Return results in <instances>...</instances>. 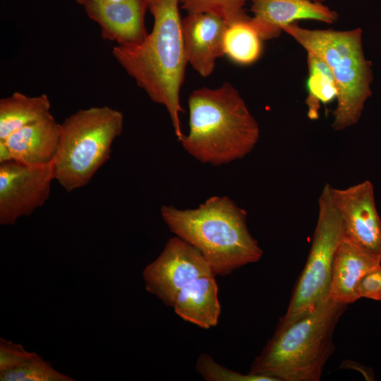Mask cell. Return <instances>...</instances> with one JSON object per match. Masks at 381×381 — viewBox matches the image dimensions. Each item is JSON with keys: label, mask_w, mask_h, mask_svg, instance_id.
<instances>
[{"label": "cell", "mask_w": 381, "mask_h": 381, "mask_svg": "<svg viewBox=\"0 0 381 381\" xmlns=\"http://www.w3.org/2000/svg\"><path fill=\"white\" fill-rule=\"evenodd\" d=\"M1 381H73L67 375L55 370L49 361L36 353L23 365L0 373Z\"/></svg>", "instance_id": "20"}, {"label": "cell", "mask_w": 381, "mask_h": 381, "mask_svg": "<svg viewBox=\"0 0 381 381\" xmlns=\"http://www.w3.org/2000/svg\"><path fill=\"white\" fill-rule=\"evenodd\" d=\"M154 18L151 32L143 41L118 44L113 55L150 99L167 110L176 136H183L180 115V90L188 60L179 0H146Z\"/></svg>", "instance_id": "1"}, {"label": "cell", "mask_w": 381, "mask_h": 381, "mask_svg": "<svg viewBox=\"0 0 381 381\" xmlns=\"http://www.w3.org/2000/svg\"><path fill=\"white\" fill-rule=\"evenodd\" d=\"M250 19L248 16L230 23L224 32V54L238 64H251L261 55L262 40Z\"/></svg>", "instance_id": "18"}, {"label": "cell", "mask_w": 381, "mask_h": 381, "mask_svg": "<svg viewBox=\"0 0 381 381\" xmlns=\"http://www.w3.org/2000/svg\"><path fill=\"white\" fill-rule=\"evenodd\" d=\"M381 264V257L359 246L344 235L332 265L329 297L349 305L359 299L358 284L370 270Z\"/></svg>", "instance_id": "15"}, {"label": "cell", "mask_w": 381, "mask_h": 381, "mask_svg": "<svg viewBox=\"0 0 381 381\" xmlns=\"http://www.w3.org/2000/svg\"><path fill=\"white\" fill-rule=\"evenodd\" d=\"M61 125L50 113L44 118L12 133L0 140L12 160L42 166L52 164L56 155Z\"/></svg>", "instance_id": "14"}, {"label": "cell", "mask_w": 381, "mask_h": 381, "mask_svg": "<svg viewBox=\"0 0 381 381\" xmlns=\"http://www.w3.org/2000/svg\"><path fill=\"white\" fill-rule=\"evenodd\" d=\"M251 23L262 40L277 37L284 25L303 19L326 23L337 20V12L312 0H251Z\"/></svg>", "instance_id": "13"}, {"label": "cell", "mask_w": 381, "mask_h": 381, "mask_svg": "<svg viewBox=\"0 0 381 381\" xmlns=\"http://www.w3.org/2000/svg\"><path fill=\"white\" fill-rule=\"evenodd\" d=\"M78 4L84 5L87 0H75Z\"/></svg>", "instance_id": "25"}, {"label": "cell", "mask_w": 381, "mask_h": 381, "mask_svg": "<svg viewBox=\"0 0 381 381\" xmlns=\"http://www.w3.org/2000/svg\"><path fill=\"white\" fill-rule=\"evenodd\" d=\"M332 195L342 219L344 236L381 257V219L373 183L366 180L343 189L332 187Z\"/></svg>", "instance_id": "10"}, {"label": "cell", "mask_w": 381, "mask_h": 381, "mask_svg": "<svg viewBox=\"0 0 381 381\" xmlns=\"http://www.w3.org/2000/svg\"><path fill=\"white\" fill-rule=\"evenodd\" d=\"M218 291L214 275L199 277L179 292L172 307L183 320L210 329L217 325L221 313Z\"/></svg>", "instance_id": "16"}, {"label": "cell", "mask_w": 381, "mask_h": 381, "mask_svg": "<svg viewBox=\"0 0 381 381\" xmlns=\"http://www.w3.org/2000/svg\"><path fill=\"white\" fill-rule=\"evenodd\" d=\"M58 151L52 162L56 180L67 192L89 183L109 159L121 135L123 115L108 106L80 109L61 123Z\"/></svg>", "instance_id": "6"}, {"label": "cell", "mask_w": 381, "mask_h": 381, "mask_svg": "<svg viewBox=\"0 0 381 381\" xmlns=\"http://www.w3.org/2000/svg\"><path fill=\"white\" fill-rule=\"evenodd\" d=\"M53 180L52 164L0 163V224L13 225L42 206L49 197Z\"/></svg>", "instance_id": "9"}, {"label": "cell", "mask_w": 381, "mask_h": 381, "mask_svg": "<svg viewBox=\"0 0 381 381\" xmlns=\"http://www.w3.org/2000/svg\"><path fill=\"white\" fill-rule=\"evenodd\" d=\"M227 25L220 16L211 13H188L182 20L188 63L202 77L210 75L217 59L224 55L223 38Z\"/></svg>", "instance_id": "11"}, {"label": "cell", "mask_w": 381, "mask_h": 381, "mask_svg": "<svg viewBox=\"0 0 381 381\" xmlns=\"http://www.w3.org/2000/svg\"><path fill=\"white\" fill-rule=\"evenodd\" d=\"M347 306L329 296L311 313L277 329L250 373L277 381H319L334 351L333 334Z\"/></svg>", "instance_id": "4"}, {"label": "cell", "mask_w": 381, "mask_h": 381, "mask_svg": "<svg viewBox=\"0 0 381 381\" xmlns=\"http://www.w3.org/2000/svg\"><path fill=\"white\" fill-rule=\"evenodd\" d=\"M332 188L327 183L319 196L318 220L307 261L278 325L291 323L311 313L329 296L334 258L344 235Z\"/></svg>", "instance_id": "7"}, {"label": "cell", "mask_w": 381, "mask_h": 381, "mask_svg": "<svg viewBox=\"0 0 381 381\" xmlns=\"http://www.w3.org/2000/svg\"><path fill=\"white\" fill-rule=\"evenodd\" d=\"M188 13H211L223 18L227 24L244 19L243 6L246 0H179Z\"/></svg>", "instance_id": "21"}, {"label": "cell", "mask_w": 381, "mask_h": 381, "mask_svg": "<svg viewBox=\"0 0 381 381\" xmlns=\"http://www.w3.org/2000/svg\"><path fill=\"white\" fill-rule=\"evenodd\" d=\"M83 6L100 25L103 37L118 44L138 43L147 35L143 19L146 0H87Z\"/></svg>", "instance_id": "12"}, {"label": "cell", "mask_w": 381, "mask_h": 381, "mask_svg": "<svg viewBox=\"0 0 381 381\" xmlns=\"http://www.w3.org/2000/svg\"><path fill=\"white\" fill-rule=\"evenodd\" d=\"M188 105L189 132L180 142L200 162L221 166L243 158L255 148L258 123L230 83L194 90Z\"/></svg>", "instance_id": "2"}, {"label": "cell", "mask_w": 381, "mask_h": 381, "mask_svg": "<svg viewBox=\"0 0 381 381\" xmlns=\"http://www.w3.org/2000/svg\"><path fill=\"white\" fill-rule=\"evenodd\" d=\"M195 369L207 381H277L276 379L265 375L250 373L242 374L231 370L216 363L207 353L199 356Z\"/></svg>", "instance_id": "22"}, {"label": "cell", "mask_w": 381, "mask_h": 381, "mask_svg": "<svg viewBox=\"0 0 381 381\" xmlns=\"http://www.w3.org/2000/svg\"><path fill=\"white\" fill-rule=\"evenodd\" d=\"M51 103L46 94L30 97L14 92L0 100V140L14 131L50 114Z\"/></svg>", "instance_id": "17"}, {"label": "cell", "mask_w": 381, "mask_h": 381, "mask_svg": "<svg viewBox=\"0 0 381 381\" xmlns=\"http://www.w3.org/2000/svg\"><path fill=\"white\" fill-rule=\"evenodd\" d=\"M282 30L329 68L337 88L332 129L341 131L356 124L372 95L373 80L372 63L363 52L362 29L309 30L292 23Z\"/></svg>", "instance_id": "5"}, {"label": "cell", "mask_w": 381, "mask_h": 381, "mask_svg": "<svg viewBox=\"0 0 381 381\" xmlns=\"http://www.w3.org/2000/svg\"><path fill=\"white\" fill-rule=\"evenodd\" d=\"M312 1H318V2H322V1H324V0H312Z\"/></svg>", "instance_id": "26"}, {"label": "cell", "mask_w": 381, "mask_h": 381, "mask_svg": "<svg viewBox=\"0 0 381 381\" xmlns=\"http://www.w3.org/2000/svg\"><path fill=\"white\" fill-rule=\"evenodd\" d=\"M308 77L306 83L308 115L318 117L320 104H326L337 98V88L332 73L326 63L316 54L308 52Z\"/></svg>", "instance_id": "19"}, {"label": "cell", "mask_w": 381, "mask_h": 381, "mask_svg": "<svg viewBox=\"0 0 381 381\" xmlns=\"http://www.w3.org/2000/svg\"><path fill=\"white\" fill-rule=\"evenodd\" d=\"M169 230L197 248L215 276L258 262L263 250L247 226V212L227 196H212L195 209L160 208Z\"/></svg>", "instance_id": "3"}, {"label": "cell", "mask_w": 381, "mask_h": 381, "mask_svg": "<svg viewBox=\"0 0 381 381\" xmlns=\"http://www.w3.org/2000/svg\"><path fill=\"white\" fill-rule=\"evenodd\" d=\"M209 275L215 276L201 252L176 236L169 239L160 255L143 272L146 291L171 307L184 286Z\"/></svg>", "instance_id": "8"}, {"label": "cell", "mask_w": 381, "mask_h": 381, "mask_svg": "<svg viewBox=\"0 0 381 381\" xmlns=\"http://www.w3.org/2000/svg\"><path fill=\"white\" fill-rule=\"evenodd\" d=\"M357 294L359 298L381 301V264L361 278L358 284Z\"/></svg>", "instance_id": "24"}, {"label": "cell", "mask_w": 381, "mask_h": 381, "mask_svg": "<svg viewBox=\"0 0 381 381\" xmlns=\"http://www.w3.org/2000/svg\"><path fill=\"white\" fill-rule=\"evenodd\" d=\"M36 353L26 351L21 344L0 339V373L16 369L31 359Z\"/></svg>", "instance_id": "23"}]
</instances>
